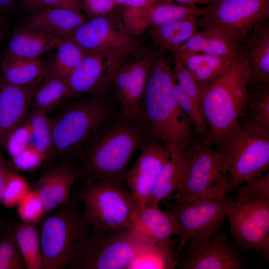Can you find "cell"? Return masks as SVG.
Masks as SVG:
<instances>
[{"instance_id":"ba28073f","label":"cell","mask_w":269,"mask_h":269,"mask_svg":"<svg viewBox=\"0 0 269 269\" xmlns=\"http://www.w3.org/2000/svg\"><path fill=\"white\" fill-rule=\"evenodd\" d=\"M78 196L90 227L132 231L138 204L131 192L114 183H84Z\"/></svg>"},{"instance_id":"f6af8a7d","label":"cell","mask_w":269,"mask_h":269,"mask_svg":"<svg viewBox=\"0 0 269 269\" xmlns=\"http://www.w3.org/2000/svg\"><path fill=\"white\" fill-rule=\"evenodd\" d=\"M15 171L16 170L12 162L6 159L0 150V205L7 178Z\"/></svg>"},{"instance_id":"f5cc1de1","label":"cell","mask_w":269,"mask_h":269,"mask_svg":"<svg viewBox=\"0 0 269 269\" xmlns=\"http://www.w3.org/2000/svg\"><path fill=\"white\" fill-rule=\"evenodd\" d=\"M147 1L148 2L149 4H152L160 1L159 0H147Z\"/></svg>"},{"instance_id":"816d5d0a","label":"cell","mask_w":269,"mask_h":269,"mask_svg":"<svg viewBox=\"0 0 269 269\" xmlns=\"http://www.w3.org/2000/svg\"><path fill=\"white\" fill-rule=\"evenodd\" d=\"M7 226V224L6 220L0 217V229H5Z\"/></svg>"},{"instance_id":"4fadbf2b","label":"cell","mask_w":269,"mask_h":269,"mask_svg":"<svg viewBox=\"0 0 269 269\" xmlns=\"http://www.w3.org/2000/svg\"><path fill=\"white\" fill-rule=\"evenodd\" d=\"M68 38L87 52L104 54L120 62L139 49L123 21L110 13L86 21Z\"/></svg>"},{"instance_id":"7c38bea8","label":"cell","mask_w":269,"mask_h":269,"mask_svg":"<svg viewBox=\"0 0 269 269\" xmlns=\"http://www.w3.org/2000/svg\"><path fill=\"white\" fill-rule=\"evenodd\" d=\"M269 17V0H212L199 18V25L219 29L241 44L257 24Z\"/></svg>"},{"instance_id":"5bb4252c","label":"cell","mask_w":269,"mask_h":269,"mask_svg":"<svg viewBox=\"0 0 269 269\" xmlns=\"http://www.w3.org/2000/svg\"><path fill=\"white\" fill-rule=\"evenodd\" d=\"M153 55L139 48L119 65L112 84L119 104L120 115L135 120L140 113Z\"/></svg>"},{"instance_id":"60d3db41","label":"cell","mask_w":269,"mask_h":269,"mask_svg":"<svg viewBox=\"0 0 269 269\" xmlns=\"http://www.w3.org/2000/svg\"><path fill=\"white\" fill-rule=\"evenodd\" d=\"M31 127L26 119L9 134L4 148L12 158L31 144Z\"/></svg>"},{"instance_id":"cb8c5ba5","label":"cell","mask_w":269,"mask_h":269,"mask_svg":"<svg viewBox=\"0 0 269 269\" xmlns=\"http://www.w3.org/2000/svg\"><path fill=\"white\" fill-rule=\"evenodd\" d=\"M198 142L196 140L181 153L170 155L161 170L148 204L159 205L160 202L175 193Z\"/></svg>"},{"instance_id":"74e56055","label":"cell","mask_w":269,"mask_h":269,"mask_svg":"<svg viewBox=\"0 0 269 269\" xmlns=\"http://www.w3.org/2000/svg\"><path fill=\"white\" fill-rule=\"evenodd\" d=\"M16 210L21 221L36 225L39 223L46 215L41 198L32 188H30L17 204Z\"/></svg>"},{"instance_id":"681fc988","label":"cell","mask_w":269,"mask_h":269,"mask_svg":"<svg viewBox=\"0 0 269 269\" xmlns=\"http://www.w3.org/2000/svg\"><path fill=\"white\" fill-rule=\"evenodd\" d=\"M24 5L34 11L41 7V0H21Z\"/></svg>"},{"instance_id":"bcb514c9","label":"cell","mask_w":269,"mask_h":269,"mask_svg":"<svg viewBox=\"0 0 269 269\" xmlns=\"http://www.w3.org/2000/svg\"><path fill=\"white\" fill-rule=\"evenodd\" d=\"M41 7L63 8L80 11L81 0H41Z\"/></svg>"},{"instance_id":"7402d4cb","label":"cell","mask_w":269,"mask_h":269,"mask_svg":"<svg viewBox=\"0 0 269 269\" xmlns=\"http://www.w3.org/2000/svg\"><path fill=\"white\" fill-rule=\"evenodd\" d=\"M86 21L80 11L72 9L42 7L23 21L24 26L44 31L59 39L69 37Z\"/></svg>"},{"instance_id":"484cf974","label":"cell","mask_w":269,"mask_h":269,"mask_svg":"<svg viewBox=\"0 0 269 269\" xmlns=\"http://www.w3.org/2000/svg\"><path fill=\"white\" fill-rule=\"evenodd\" d=\"M1 76L7 82L26 85L43 79L50 72V61L5 55L0 66Z\"/></svg>"},{"instance_id":"4dcf8cb0","label":"cell","mask_w":269,"mask_h":269,"mask_svg":"<svg viewBox=\"0 0 269 269\" xmlns=\"http://www.w3.org/2000/svg\"><path fill=\"white\" fill-rule=\"evenodd\" d=\"M207 10V6H199L161 1L145 7L149 26L151 27L200 18L205 14Z\"/></svg>"},{"instance_id":"d6a6232c","label":"cell","mask_w":269,"mask_h":269,"mask_svg":"<svg viewBox=\"0 0 269 269\" xmlns=\"http://www.w3.org/2000/svg\"><path fill=\"white\" fill-rule=\"evenodd\" d=\"M16 242L26 269H42L39 233L36 224L21 221L13 226Z\"/></svg>"},{"instance_id":"603a6c76","label":"cell","mask_w":269,"mask_h":269,"mask_svg":"<svg viewBox=\"0 0 269 269\" xmlns=\"http://www.w3.org/2000/svg\"><path fill=\"white\" fill-rule=\"evenodd\" d=\"M240 47V44L225 32L206 28H201L173 53L178 56L203 53L234 57L239 53Z\"/></svg>"},{"instance_id":"d590c367","label":"cell","mask_w":269,"mask_h":269,"mask_svg":"<svg viewBox=\"0 0 269 269\" xmlns=\"http://www.w3.org/2000/svg\"><path fill=\"white\" fill-rule=\"evenodd\" d=\"M173 90L178 105L192 123L197 139L200 142L207 143L209 130L201 107L186 94L175 82Z\"/></svg>"},{"instance_id":"8992f818","label":"cell","mask_w":269,"mask_h":269,"mask_svg":"<svg viewBox=\"0 0 269 269\" xmlns=\"http://www.w3.org/2000/svg\"><path fill=\"white\" fill-rule=\"evenodd\" d=\"M78 195L47 213L38 229L42 269H63L90 230L83 212L79 210Z\"/></svg>"},{"instance_id":"30bf717a","label":"cell","mask_w":269,"mask_h":269,"mask_svg":"<svg viewBox=\"0 0 269 269\" xmlns=\"http://www.w3.org/2000/svg\"><path fill=\"white\" fill-rule=\"evenodd\" d=\"M223 150L227 158L228 176L232 190L256 180L268 171L269 134L239 122L226 140Z\"/></svg>"},{"instance_id":"f35d334b","label":"cell","mask_w":269,"mask_h":269,"mask_svg":"<svg viewBox=\"0 0 269 269\" xmlns=\"http://www.w3.org/2000/svg\"><path fill=\"white\" fill-rule=\"evenodd\" d=\"M30 189L29 183L24 177L16 171L12 172L5 184L1 204L7 208L16 207Z\"/></svg>"},{"instance_id":"7a4b0ae2","label":"cell","mask_w":269,"mask_h":269,"mask_svg":"<svg viewBox=\"0 0 269 269\" xmlns=\"http://www.w3.org/2000/svg\"><path fill=\"white\" fill-rule=\"evenodd\" d=\"M172 69L163 56L153 55L140 113L136 119L148 138L166 144L178 154L197 140L190 119L174 94Z\"/></svg>"},{"instance_id":"5b68a950","label":"cell","mask_w":269,"mask_h":269,"mask_svg":"<svg viewBox=\"0 0 269 269\" xmlns=\"http://www.w3.org/2000/svg\"><path fill=\"white\" fill-rule=\"evenodd\" d=\"M114 114L113 108L105 94L71 99L51 119L53 134L51 156L77 155L100 125Z\"/></svg>"},{"instance_id":"1f68e13d","label":"cell","mask_w":269,"mask_h":269,"mask_svg":"<svg viewBox=\"0 0 269 269\" xmlns=\"http://www.w3.org/2000/svg\"><path fill=\"white\" fill-rule=\"evenodd\" d=\"M151 27L153 42L162 49L174 52L199 30V18Z\"/></svg>"},{"instance_id":"277c9868","label":"cell","mask_w":269,"mask_h":269,"mask_svg":"<svg viewBox=\"0 0 269 269\" xmlns=\"http://www.w3.org/2000/svg\"><path fill=\"white\" fill-rule=\"evenodd\" d=\"M236 200L226 207L230 231L242 249H253L269 259V173L239 186Z\"/></svg>"},{"instance_id":"8d00e7d4","label":"cell","mask_w":269,"mask_h":269,"mask_svg":"<svg viewBox=\"0 0 269 269\" xmlns=\"http://www.w3.org/2000/svg\"><path fill=\"white\" fill-rule=\"evenodd\" d=\"M17 245L13 226H7L0 235V269H25Z\"/></svg>"},{"instance_id":"e575fe53","label":"cell","mask_w":269,"mask_h":269,"mask_svg":"<svg viewBox=\"0 0 269 269\" xmlns=\"http://www.w3.org/2000/svg\"><path fill=\"white\" fill-rule=\"evenodd\" d=\"M27 120L32 130V144L45 160L51 156L53 149L51 120L46 114L31 110Z\"/></svg>"},{"instance_id":"52a82bcc","label":"cell","mask_w":269,"mask_h":269,"mask_svg":"<svg viewBox=\"0 0 269 269\" xmlns=\"http://www.w3.org/2000/svg\"><path fill=\"white\" fill-rule=\"evenodd\" d=\"M147 243L131 230L90 227L67 266L70 269H127Z\"/></svg>"},{"instance_id":"d4e9b609","label":"cell","mask_w":269,"mask_h":269,"mask_svg":"<svg viewBox=\"0 0 269 269\" xmlns=\"http://www.w3.org/2000/svg\"><path fill=\"white\" fill-rule=\"evenodd\" d=\"M239 122L269 134V83H249Z\"/></svg>"},{"instance_id":"4316f807","label":"cell","mask_w":269,"mask_h":269,"mask_svg":"<svg viewBox=\"0 0 269 269\" xmlns=\"http://www.w3.org/2000/svg\"><path fill=\"white\" fill-rule=\"evenodd\" d=\"M60 40L44 31L24 26L16 30L12 35L5 55L38 58L45 52L56 48Z\"/></svg>"},{"instance_id":"836d02e7","label":"cell","mask_w":269,"mask_h":269,"mask_svg":"<svg viewBox=\"0 0 269 269\" xmlns=\"http://www.w3.org/2000/svg\"><path fill=\"white\" fill-rule=\"evenodd\" d=\"M56 48V53L50 60V72L65 77L80 63L87 53L69 38L61 39Z\"/></svg>"},{"instance_id":"44dd1931","label":"cell","mask_w":269,"mask_h":269,"mask_svg":"<svg viewBox=\"0 0 269 269\" xmlns=\"http://www.w3.org/2000/svg\"><path fill=\"white\" fill-rule=\"evenodd\" d=\"M250 71L249 83H269V24H257L241 43Z\"/></svg>"},{"instance_id":"d6986e66","label":"cell","mask_w":269,"mask_h":269,"mask_svg":"<svg viewBox=\"0 0 269 269\" xmlns=\"http://www.w3.org/2000/svg\"><path fill=\"white\" fill-rule=\"evenodd\" d=\"M79 172L75 165L66 162L42 172L33 187L43 202L46 214L67 203Z\"/></svg>"},{"instance_id":"9a60e30c","label":"cell","mask_w":269,"mask_h":269,"mask_svg":"<svg viewBox=\"0 0 269 269\" xmlns=\"http://www.w3.org/2000/svg\"><path fill=\"white\" fill-rule=\"evenodd\" d=\"M186 245L188 248L178 259L179 269H240L244 267L242 255L228 236L220 231L207 242Z\"/></svg>"},{"instance_id":"6da1fadb","label":"cell","mask_w":269,"mask_h":269,"mask_svg":"<svg viewBox=\"0 0 269 269\" xmlns=\"http://www.w3.org/2000/svg\"><path fill=\"white\" fill-rule=\"evenodd\" d=\"M147 140L136 120L114 114L100 125L77 155L79 178L84 183L104 181L122 187L134 154Z\"/></svg>"},{"instance_id":"9c48e42d","label":"cell","mask_w":269,"mask_h":269,"mask_svg":"<svg viewBox=\"0 0 269 269\" xmlns=\"http://www.w3.org/2000/svg\"><path fill=\"white\" fill-rule=\"evenodd\" d=\"M228 171L225 152L199 141L175 192L176 201H190L210 195H230L233 190Z\"/></svg>"},{"instance_id":"11a10c76","label":"cell","mask_w":269,"mask_h":269,"mask_svg":"<svg viewBox=\"0 0 269 269\" xmlns=\"http://www.w3.org/2000/svg\"><path fill=\"white\" fill-rule=\"evenodd\" d=\"M1 35L0 31V40H1Z\"/></svg>"},{"instance_id":"ac0fdd59","label":"cell","mask_w":269,"mask_h":269,"mask_svg":"<svg viewBox=\"0 0 269 269\" xmlns=\"http://www.w3.org/2000/svg\"><path fill=\"white\" fill-rule=\"evenodd\" d=\"M43 79L17 85L0 76V147L4 148L9 134L27 118L33 94Z\"/></svg>"},{"instance_id":"7dc6e473","label":"cell","mask_w":269,"mask_h":269,"mask_svg":"<svg viewBox=\"0 0 269 269\" xmlns=\"http://www.w3.org/2000/svg\"><path fill=\"white\" fill-rule=\"evenodd\" d=\"M114 1L117 5H123L126 8H138L150 5L147 0H114Z\"/></svg>"},{"instance_id":"ee69618b","label":"cell","mask_w":269,"mask_h":269,"mask_svg":"<svg viewBox=\"0 0 269 269\" xmlns=\"http://www.w3.org/2000/svg\"><path fill=\"white\" fill-rule=\"evenodd\" d=\"M81 4L90 18L111 13L117 6L114 0H81Z\"/></svg>"},{"instance_id":"db71d44e","label":"cell","mask_w":269,"mask_h":269,"mask_svg":"<svg viewBox=\"0 0 269 269\" xmlns=\"http://www.w3.org/2000/svg\"><path fill=\"white\" fill-rule=\"evenodd\" d=\"M4 230H5V229H4ZM4 230L3 229H0V235H1V234L3 232V231H4Z\"/></svg>"},{"instance_id":"f907efd6","label":"cell","mask_w":269,"mask_h":269,"mask_svg":"<svg viewBox=\"0 0 269 269\" xmlns=\"http://www.w3.org/2000/svg\"><path fill=\"white\" fill-rule=\"evenodd\" d=\"M15 0H0V9H3L10 6Z\"/></svg>"},{"instance_id":"ab89813d","label":"cell","mask_w":269,"mask_h":269,"mask_svg":"<svg viewBox=\"0 0 269 269\" xmlns=\"http://www.w3.org/2000/svg\"><path fill=\"white\" fill-rule=\"evenodd\" d=\"M172 73L177 85L194 102L201 107L199 86L182 60L176 56H174V66Z\"/></svg>"},{"instance_id":"b9f144b4","label":"cell","mask_w":269,"mask_h":269,"mask_svg":"<svg viewBox=\"0 0 269 269\" xmlns=\"http://www.w3.org/2000/svg\"><path fill=\"white\" fill-rule=\"evenodd\" d=\"M122 21L127 30L133 36L142 35L149 26L145 6L126 8Z\"/></svg>"},{"instance_id":"ffe728a7","label":"cell","mask_w":269,"mask_h":269,"mask_svg":"<svg viewBox=\"0 0 269 269\" xmlns=\"http://www.w3.org/2000/svg\"><path fill=\"white\" fill-rule=\"evenodd\" d=\"M141 239L153 243H163L178 236L180 229L169 212L159 205L147 204L138 207L132 230Z\"/></svg>"},{"instance_id":"7bdbcfd3","label":"cell","mask_w":269,"mask_h":269,"mask_svg":"<svg viewBox=\"0 0 269 269\" xmlns=\"http://www.w3.org/2000/svg\"><path fill=\"white\" fill-rule=\"evenodd\" d=\"M44 161L41 154L32 144L11 158L15 169L23 171L34 170Z\"/></svg>"},{"instance_id":"83f0119b","label":"cell","mask_w":269,"mask_h":269,"mask_svg":"<svg viewBox=\"0 0 269 269\" xmlns=\"http://www.w3.org/2000/svg\"><path fill=\"white\" fill-rule=\"evenodd\" d=\"M71 99L66 77L50 72L34 93L30 107L47 114Z\"/></svg>"},{"instance_id":"e0dca14e","label":"cell","mask_w":269,"mask_h":269,"mask_svg":"<svg viewBox=\"0 0 269 269\" xmlns=\"http://www.w3.org/2000/svg\"><path fill=\"white\" fill-rule=\"evenodd\" d=\"M121 62L104 54L87 52L66 77L72 98L106 94Z\"/></svg>"},{"instance_id":"8fae6325","label":"cell","mask_w":269,"mask_h":269,"mask_svg":"<svg viewBox=\"0 0 269 269\" xmlns=\"http://www.w3.org/2000/svg\"><path fill=\"white\" fill-rule=\"evenodd\" d=\"M229 195H210L186 202H176L167 210L180 229L176 241L179 254L187 244L204 243L220 231Z\"/></svg>"},{"instance_id":"3957f363","label":"cell","mask_w":269,"mask_h":269,"mask_svg":"<svg viewBox=\"0 0 269 269\" xmlns=\"http://www.w3.org/2000/svg\"><path fill=\"white\" fill-rule=\"evenodd\" d=\"M250 77L248 63L239 50L222 73L199 88L200 104L209 130L208 144L223 150L239 123Z\"/></svg>"},{"instance_id":"2e32d148","label":"cell","mask_w":269,"mask_h":269,"mask_svg":"<svg viewBox=\"0 0 269 269\" xmlns=\"http://www.w3.org/2000/svg\"><path fill=\"white\" fill-rule=\"evenodd\" d=\"M140 153L128 170L125 182L138 206L149 203L161 170L169 159L171 151L165 144L146 140L139 148Z\"/></svg>"},{"instance_id":"c3c4849f","label":"cell","mask_w":269,"mask_h":269,"mask_svg":"<svg viewBox=\"0 0 269 269\" xmlns=\"http://www.w3.org/2000/svg\"><path fill=\"white\" fill-rule=\"evenodd\" d=\"M161 2H171L175 1L180 4L190 5L207 6L210 4L212 0H159Z\"/></svg>"},{"instance_id":"f546056e","label":"cell","mask_w":269,"mask_h":269,"mask_svg":"<svg viewBox=\"0 0 269 269\" xmlns=\"http://www.w3.org/2000/svg\"><path fill=\"white\" fill-rule=\"evenodd\" d=\"M174 56L181 58L199 88L208 84L222 73L236 56H219L203 53Z\"/></svg>"},{"instance_id":"f1b7e54d","label":"cell","mask_w":269,"mask_h":269,"mask_svg":"<svg viewBox=\"0 0 269 269\" xmlns=\"http://www.w3.org/2000/svg\"><path fill=\"white\" fill-rule=\"evenodd\" d=\"M179 254L173 240L163 243H147L134 256L127 269H173Z\"/></svg>"}]
</instances>
